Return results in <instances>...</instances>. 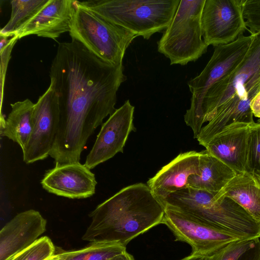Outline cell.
Returning <instances> with one entry per match:
<instances>
[{
  "instance_id": "obj_1",
  "label": "cell",
  "mask_w": 260,
  "mask_h": 260,
  "mask_svg": "<svg viewBox=\"0 0 260 260\" xmlns=\"http://www.w3.org/2000/svg\"><path fill=\"white\" fill-rule=\"evenodd\" d=\"M123 70L122 64L102 60L74 39L59 44L50 72L59 110L49 155L55 164L79 162L89 138L116 110L117 91L127 79Z\"/></svg>"
},
{
  "instance_id": "obj_2",
  "label": "cell",
  "mask_w": 260,
  "mask_h": 260,
  "mask_svg": "<svg viewBox=\"0 0 260 260\" xmlns=\"http://www.w3.org/2000/svg\"><path fill=\"white\" fill-rule=\"evenodd\" d=\"M164 207L147 185L123 188L89 214L91 222L82 237L89 242L128 243L162 223Z\"/></svg>"
},
{
  "instance_id": "obj_3",
  "label": "cell",
  "mask_w": 260,
  "mask_h": 260,
  "mask_svg": "<svg viewBox=\"0 0 260 260\" xmlns=\"http://www.w3.org/2000/svg\"><path fill=\"white\" fill-rule=\"evenodd\" d=\"M260 90V32L253 34L249 51L233 71L208 90L201 107L206 133L213 137L235 122H254L250 109L252 99Z\"/></svg>"
},
{
  "instance_id": "obj_4",
  "label": "cell",
  "mask_w": 260,
  "mask_h": 260,
  "mask_svg": "<svg viewBox=\"0 0 260 260\" xmlns=\"http://www.w3.org/2000/svg\"><path fill=\"white\" fill-rule=\"evenodd\" d=\"M176 205L219 231L244 239L260 238V222L219 192L188 187L178 193Z\"/></svg>"
},
{
  "instance_id": "obj_5",
  "label": "cell",
  "mask_w": 260,
  "mask_h": 260,
  "mask_svg": "<svg viewBox=\"0 0 260 260\" xmlns=\"http://www.w3.org/2000/svg\"><path fill=\"white\" fill-rule=\"evenodd\" d=\"M180 0H91L77 4L146 40L165 30Z\"/></svg>"
},
{
  "instance_id": "obj_6",
  "label": "cell",
  "mask_w": 260,
  "mask_h": 260,
  "mask_svg": "<svg viewBox=\"0 0 260 260\" xmlns=\"http://www.w3.org/2000/svg\"><path fill=\"white\" fill-rule=\"evenodd\" d=\"M205 0H180L168 27L157 42L158 51L171 64L186 65L207 52L203 38L202 13Z\"/></svg>"
},
{
  "instance_id": "obj_7",
  "label": "cell",
  "mask_w": 260,
  "mask_h": 260,
  "mask_svg": "<svg viewBox=\"0 0 260 260\" xmlns=\"http://www.w3.org/2000/svg\"><path fill=\"white\" fill-rule=\"evenodd\" d=\"M70 35L102 60L112 65L122 64L126 49L137 35L112 23L79 5L71 25Z\"/></svg>"
},
{
  "instance_id": "obj_8",
  "label": "cell",
  "mask_w": 260,
  "mask_h": 260,
  "mask_svg": "<svg viewBox=\"0 0 260 260\" xmlns=\"http://www.w3.org/2000/svg\"><path fill=\"white\" fill-rule=\"evenodd\" d=\"M252 39L253 34L244 36L243 33L231 43L215 46L213 54L203 70L188 81L191 93V103L184 119L191 128L194 138H197L203 127L201 107L205 94L211 86L242 62L249 51Z\"/></svg>"
},
{
  "instance_id": "obj_9",
  "label": "cell",
  "mask_w": 260,
  "mask_h": 260,
  "mask_svg": "<svg viewBox=\"0 0 260 260\" xmlns=\"http://www.w3.org/2000/svg\"><path fill=\"white\" fill-rule=\"evenodd\" d=\"M162 223L172 232L176 240L192 247L191 253L211 256L229 243L245 240L219 231L185 212L165 205Z\"/></svg>"
},
{
  "instance_id": "obj_10",
  "label": "cell",
  "mask_w": 260,
  "mask_h": 260,
  "mask_svg": "<svg viewBox=\"0 0 260 260\" xmlns=\"http://www.w3.org/2000/svg\"><path fill=\"white\" fill-rule=\"evenodd\" d=\"M201 24L208 46L233 42L246 29L241 0H205Z\"/></svg>"
},
{
  "instance_id": "obj_11",
  "label": "cell",
  "mask_w": 260,
  "mask_h": 260,
  "mask_svg": "<svg viewBox=\"0 0 260 260\" xmlns=\"http://www.w3.org/2000/svg\"><path fill=\"white\" fill-rule=\"evenodd\" d=\"M59 122L58 99L50 84L35 104L32 130L27 145L22 150L24 162L32 164L43 160L50 155Z\"/></svg>"
},
{
  "instance_id": "obj_12",
  "label": "cell",
  "mask_w": 260,
  "mask_h": 260,
  "mask_svg": "<svg viewBox=\"0 0 260 260\" xmlns=\"http://www.w3.org/2000/svg\"><path fill=\"white\" fill-rule=\"evenodd\" d=\"M134 110V106L126 100L103 123L86 158L84 165L89 169L94 168L118 152H123L129 134L136 130L133 122Z\"/></svg>"
},
{
  "instance_id": "obj_13",
  "label": "cell",
  "mask_w": 260,
  "mask_h": 260,
  "mask_svg": "<svg viewBox=\"0 0 260 260\" xmlns=\"http://www.w3.org/2000/svg\"><path fill=\"white\" fill-rule=\"evenodd\" d=\"M43 188L55 195L72 199L93 196L97 184L94 174L80 162L55 164L41 181Z\"/></svg>"
},
{
  "instance_id": "obj_14",
  "label": "cell",
  "mask_w": 260,
  "mask_h": 260,
  "mask_svg": "<svg viewBox=\"0 0 260 260\" xmlns=\"http://www.w3.org/2000/svg\"><path fill=\"white\" fill-rule=\"evenodd\" d=\"M47 221L29 209L15 215L0 231V260H6L35 243L46 230Z\"/></svg>"
},
{
  "instance_id": "obj_15",
  "label": "cell",
  "mask_w": 260,
  "mask_h": 260,
  "mask_svg": "<svg viewBox=\"0 0 260 260\" xmlns=\"http://www.w3.org/2000/svg\"><path fill=\"white\" fill-rule=\"evenodd\" d=\"M76 1L49 0L13 36L18 39L31 35L55 40L70 31L76 9Z\"/></svg>"
},
{
  "instance_id": "obj_16",
  "label": "cell",
  "mask_w": 260,
  "mask_h": 260,
  "mask_svg": "<svg viewBox=\"0 0 260 260\" xmlns=\"http://www.w3.org/2000/svg\"><path fill=\"white\" fill-rule=\"evenodd\" d=\"M200 154L196 151L181 153L148 180L147 185L161 203L171 194L187 187L189 177L199 174Z\"/></svg>"
},
{
  "instance_id": "obj_17",
  "label": "cell",
  "mask_w": 260,
  "mask_h": 260,
  "mask_svg": "<svg viewBox=\"0 0 260 260\" xmlns=\"http://www.w3.org/2000/svg\"><path fill=\"white\" fill-rule=\"evenodd\" d=\"M251 124L235 122L225 126L207 144L206 150L237 174L246 172Z\"/></svg>"
},
{
  "instance_id": "obj_18",
  "label": "cell",
  "mask_w": 260,
  "mask_h": 260,
  "mask_svg": "<svg viewBox=\"0 0 260 260\" xmlns=\"http://www.w3.org/2000/svg\"><path fill=\"white\" fill-rule=\"evenodd\" d=\"M219 192L242 207L260 222V179L254 173H238Z\"/></svg>"
},
{
  "instance_id": "obj_19",
  "label": "cell",
  "mask_w": 260,
  "mask_h": 260,
  "mask_svg": "<svg viewBox=\"0 0 260 260\" xmlns=\"http://www.w3.org/2000/svg\"><path fill=\"white\" fill-rule=\"evenodd\" d=\"M199 174L191 176L188 187L219 192L237 173L206 150L201 151Z\"/></svg>"
},
{
  "instance_id": "obj_20",
  "label": "cell",
  "mask_w": 260,
  "mask_h": 260,
  "mask_svg": "<svg viewBox=\"0 0 260 260\" xmlns=\"http://www.w3.org/2000/svg\"><path fill=\"white\" fill-rule=\"evenodd\" d=\"M11 110L3 124L2 134L17 143L22 150L32 130L35 104L26 99L11 104Z\"/></svg>"
},
{
  "instance_id": "obj_21",
  "label": "cell",
  "mask_w": 260,
  "mask_h": 260,
  "mask_svg": "<svg viewBox=\"0 0 260 260\" xmlns=\"http://www.w3.org/2000/svg\"><path fill=\"white\" fill-rule=\"evenodd\" d=\"M49 0H13L10 1L11 13L0 35L12 37L14 33L33 17Z\"/></svg>"
},
{
  "instance_id": "obj_22",
  "label": "cell",
  "mask_w": 260,
  "mask_h": 260,
  "mask_svg": "<svg viewBox=\"0 0 260 260\" xmlns=\"http://www.w3.org/2000/svg\"><path fill=\"white\" fill-rule=\"evenodd\" d=\"M126 251V247L115 243L90 242L85 247L68 251L65 260H108Z\"/></svg>"
},
{
  "instance_id": "obj_23",
  "label": "cell",
  "mask_w": 260,
  "mask_h": 260,
  "mask_svg": "<svg viewBox=\"0 0 260 260\" xmlns=\"http://www.w3.org/2000/svg\"><path fill=\"white\" fill-rule=\"evenodd\" d=\"M55 251L51 240L48 237L43 236L6 260H46L54 255Z\"/></svg>"
},
{
  "instance_id": "obj_24",
  "label": "cell",
  "mask_w": 260,
  "mask_h": 260,
  "mask_svg": "<svg viewBox=\"0 0 260 260\" xmlns=\"http://www.w3.org/2000/svg\"><path fill=\"white\" fill-rule=\"evenodd\" d=\"M260 171V121L250 125L248 138L246 171Z\"/></svg>"
},
{
  "instance_id": "obj_25",
  "label": "cell",
  "mask_w": 260,
  "mask_h": 260,
  "mask_svg": "<svg viewBox=\"0 0 260 260\" xmlns=\"http://www.w3.org/2000/svg\"><path fill=\"white\" fill-rule=\"evenodd\" d=\"M256 239L232 242L211 255V260H238L243 253L254 246Z\"/></svg>"
},
{
  "instance_id": "obj_26",
  "label": "cell",
  "mask_w": 260,
  "mask_h": 260,
  "mask_svg": "<svg viewBox=\"0 0 260 260\" xmlns=\"http://www.w3.org/2000/svg\"><path fill=\"white\" fill-rule=\"evenodd\" d=\"M244 19L251 34L260 32V0H241Z\"/></svg>"
},
{
  "instance_id": "obj_27",
  "label": "cell",
  "mask_w": 260,
  "mask_h": 260,
  "mask_svg": "<svg viewBox=\"0 0 260 260\" xmlns=\"http://www.w3.org/2000/svg\"><path fill=\"white\" fill-rule=\"evenodd\" d=\"M18 39L17 37L13 36L8 45L3 49L0 50L1 63V104L3 95V87L5 82V78L8 64L11 56L13 47Z\"/></svg>"
},
{
  "instance_id": "obj_28",
  "label": "cell",
  "mask_w": 260,
  "mask_h": 260,
  "mask_svg": "<svg viewBox=\"0 0 260 260\" xmlns=\"http://www.w3.org/2000/svg\"><path fill=\"white\" fill-rule=\"evenodd\" d=\"M238 260H260V239H256L253 247L243 253Z\"/></svg>"
},
{
  "instance_id": "obj_29",
  "label": "cell",
  "mask_w": 260,
  "mask_h": 260,
  "mask_svg": "<svg viewBox=\"0 0 260 260\" xmlns=\"http://www.w3.org/2000/svg\"><path fill=\"white\" fill-rule=\"evenodd\" d=\"M250 109L253 116L260 119V90L251 100Z\"/></svg>"
},
{
  "instance_id": "obj_30",
  "label": "cell",
  "mask_w": 260,
  "mask_h": 260,
  "mask_svg": "<svg viewBox=\"0 0 260 260\" xmlns=\"http://www.w3.org/2000/svg\"><path fill=\"white\" fill-rule=\"evenodd\" d=\"M180 260H211V256L191 253L190 255Z\"/></svg>"
},
{
  "instance_id": "obj_31",
  "label": "cell",
  "mask_w": 260,
  "mask_h": 260,
  "mask_svg": "<svg viewBox=\"0 0 260 260\" xmlns=\"http://www.w3.org/2000/svg\"><path fill=\"white\" fill-rule=\"evenodd\" d=\"M108 260H135L133 255L125 251L119 255L114 256Z\"/></svg>"
},
{
  "instance_id": "obj_32",
  "label": "cell",
  "mask_w": 260,
  "mask_h": 260,
  "mask_svg": "<svg viewBox=\"0 0 260 260\" xmlns=\"http://www.w3.org/2000/svg\"><path fill=\"white\" fill-rule=\"evenodd\" d=\"M68 255V251H60L55 253L46 260H65Z\"/></svg>"
},
{
  "instance_id": "obj_33",
  "label": "cell",
  "mask_w": 260,
  "mask_h": 260,
  "mask_svg": "<svg viewBox=\"0 0 260 260\" xmlns=\"http://www.w3.org/2000/svg\"><path fill=\"white\" fill-rule=\"evenodd\" d=\"M254 173L257 176L258 178L260 179V171H257V172H255Z\"/></svg>"
},
{
  "instance_id": "obj_34",
  "label": "cell",
  "mask_w": 260,
  "mask_h": 260,
  "mask_svg": "<svg viewBox=\"0 0 260 260\" xmlns=\"http://www.w3.org/2000/svg\"><path fill=\"white\" fill-rule=\"evenodd\" d=\"M258 120H259V121H260V119H259Z\"/></svg>"
}]
</instances>
